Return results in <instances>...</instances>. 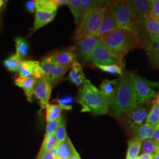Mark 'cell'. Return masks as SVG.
I'll return each mask as SVG.
<instances>
[{
  "label": "cell",
  "mask_w": 159,
  "mask_h": 159,
  "mask_svg": "<svg viewBox=\"0 0 159 159\" xmlns=\"http://www.w3.org/2000/svg\"><path fill=\"white\" fill-rule=\"evenodd\" d=\"M134 73L131 71L123 73L115 93L109 99V111L113 116L121 121L136 106Z\"/></svg>",
  "instance_id": "cell-1"
},
{
  "label": "cell",
  "mask_w": 159,
  "mask_h": 159,
  "mask_svg": "<svg viewBox=\"0 0 159 159\" xmlns=\"http://www.w3.org/2000/svg\"><path fill=\"white\" fill-rule=\"evenodd\" d=\"M100 39L106 48L121 62L129 51L142 48L143 46L140 35L119 29L106 34Z\"/></svg>",
  "instance_id": "cell-2"
},
{
  "label": "cell",
  "mask_w": 159,
  "mask_h": 159,
  "mask_svg": "<svg viewBox=\"0 0 159 159\" xmlns=\"http://www.w3.org/2000/svg\"><path fill=\"white\" fill-rule=\"evenodd\" d=\"M78 102L82 107L83 112H91L94 115L100 116L109 111V100L102 95L89 80H85L83 84L79 95Z\"/></svg>",
  "instance_id": "cell-3"
},
{
  "label": "cell",
  "mask_w": 159,
  "mask_h": 159,
  "mask_svg": "<svg viewBox=\"0 0 159 159\" xmlns=\"http://www.w3.org/2000/svg\"><path fill=\"white\" fill-rule=\"evenodd\" d=\"M106 5L91 8L85 12L76 30L74 35L75 40H79L84 37H97L102 23L103 8Z\"/></svg>",
  "instance_id": "cell-4"
},
{
  "label": "cell",
  "mask_w": 159,
  "mask_h": 159,
  "mask_svg": "<svg viewBox=\"0 0 159 159\" xmlns=\"http://www.w3.org/2000/svg\"><path fill=\"white\" fill-rule=\"evenodd\" d=\"M110 8L116 19L118 29L139 35L142 25L133 17L127 1L119 0L110 2Z\"/></svg>",
  "instance_id": "cell-5"
},
{
  "label": "cell",
  "mask_w": 159,
  "mask_h": 159,
  "mask_svg": "<svg viewBox=\"0 0 159 159\" xmlns=\"http://www.w3.org/2000/svg\"><path fill=\"white\" fill-rule=\"evenodd\" d=\"M133 84L136 94V106L148 102L154 99L157 94V92L154 89H159V82L149 81L136 73H134Z\"/></svg>",
  "instance_id": "cell-6"
},
{
  "label": "cell",
  "mask_w": 159,
  "mask_h": 159,
  "mask_svg": "<svg viewBox=\"0 0 159 159\" xmlns=\"http://www.w3.org/2000/svg\"><path fill=\"white\" fill-rule=\"evenodd\" d=\"M147 102L136 106L125 119L122 120V125L127 134L133 136L136 131L144 124L148 117L150 109Z\"/></svg>",
  "instance_id": "cell-7"
},
{
  "label": "cell",
  "mask_w": 159,
  "mask_h": 159,
  "mask_svg": "<svg viewBox=\"0 0 159 159\" xmlns=\"http://www.w3.org/2000/svg\"><path fill=\"white\" fill-rule=\"evenodd\" d=\"M43 76L54 85L63 79L64 75L70 68L63 67L54 62L51 53L43 58L40 63Z\"/></svg>",
  "instance_id": "cell-8"
},
{
  "label": "cell",
  "mask_w": 159,
  "mask_h": 159,
  "mask_svg": "<svg viewBox=\"0 0 159 159\" xmlns=\"http://www.w3.org/2000/svg\"><path fill=\"white\" fill-rule=\"evenodd\" d=\"M134 20L141 25L150 18L152 6V0H129L127 1Z\"/></svg>",
  "instance_id": "cell-9"
},
{
  "label": "cell",
  "mask_w": 159,
  "mask_h": 159,
  "mask_svg": "<svg viewBox=\"0 0 159 159\" xmlns=\"http://www.w3.org/2000/svg\"><path fill=\"white\" fill-rule=\"evenodd\" d=\"M89 61L96 66H106L111 64H121L118 58L113 56L111 52L101 43L94 48L90 55Z\"/></svg>",
  "instance_id": "cell-10"
},
{
  "label": "cell",
  "mask_w": 159,
  "mask_h": 159,
  "mask_svg": "<svg viewBox=\"0 0 159 159\" xmlns=\"http://www.w3.org/2000/svg\"><path fill=\"white\" fill-rule=\"evenodd\" d=\"M79 41L76 51L80 61L85 64L89 61V58L93 51L99 44L102 43V41L98 37H84Z\"/></svg>",
  "instance_id": "cell-11"
},
{
  "label": "cell",
  "mask_w": 159,
  "mask_h": 159,
  "mask_svg": "<svg viewBox=\"0 0 159 159\" xmlns=\"http://www.w3.org/2000/svg\"><path fill=\"white\" fill-rule=\"evenodd\" d=\"M52 87L50 82L45 77L37 79L33 90V95L39 100L41 108H45L49 104Z\"/></svg>",
  "instance_id": "cell-12"
},
{
  "label": "cell",
  "mask_w": 159,
  "mask_h": 159,
  "mask_svg": "<svg viewBox=\"0 0 159 159\" xmlns=\"http://www.w3.org/2000/svg\"><path fill=\"white\" fill-rule=\"evenodd\" d=\"M54 62L63 67L70 68L76 61V47H70L66 49L57 50L51 53Z\"/></svg>",
  "instance_id": "cell-13"
},
{
  "label": "cell",
  "mask_w": 159,
  "mask_h": 159,
  "mask_svg": "<svg viewBox=\"0 0 159 159\" xmlns=\"http://www.w3.org/2000/svg\"><path fill=\"white\" fill-rule=\"evenodd\" d=\"M143 46L150 67L159 70V39L148 37Z\"/></svg>",
  "instance_id": "cell-14"
},
{
  "label": "cell",
  "mask_w": 159,
  "mask_h": 159,
  "mask_svg": "<svg viewBox=\"0 0 159 159\" xmlns=\"http://www.w3.org/2000/svg\"><path fill=\"white\" fill-rule=\"evenodd\" d=\"M110 3L104 6L103 8L102 23L97 35V37L99 38L119 29L116 19L110 8Z\"/></svg>",
  "instance_id": "cell-15"
},
{
  "label": "cell",
  "mask_w": 159,
  "mask_h": 159,
  "mask_svg": "<svg viewBox=\"0 0 159 159\" xmlns=\"http://www.w3.org/2000/svg\"><path fill=\"white\" fill-rule=\"evenodd\" d=\"M54 150L56 157L59 159H70L78 153L68 137L64 141L58 143Z\"/></svg>",
  "instance_id": "cell-16"
},
{
  "label": "cell",
  "mask_w": 159,
  "mask_h": 159,
  "mask_svg": "<svg viewBox=\"0 0 159 159\" xmlns=\"http://www.w3.org/2000/svg\"><path fill=\"white\" fill-rule=\"evenodd\" d=\"M37 79L34 77H18L15 80L14 84L22 88L24 91L25 95L27 97L28 101L30 102H32L33 96V90L34 87Z\"/></svg>",
  "instance_id": "cell-17"
},
{
  "label": "cell",
  "mask_w": 159,
  "mask_h": 159,
  "mask_svg": "<svg viewBox=\"0 0 159 159\" xmlns=\"http://www.w3.org/2000/svg\"><path fill=\"white\" fill-rule=\"evenodd\" d=\"M68 79L77 87L84 84L85 80V74L80 63L77 61L73 63L69 73Z\"/></svg>",
  "instance_id": "cell-18"
},
{
  "label": "cell",
  "mask_w": 159,
  "mask_h": 159,
  "mask_svg": "<svg viewBox=\"0 0 159 159\" xmlns=\"http://www.w3.org/2000/svg\"><path fill=\"white\" fill-rule=\"evenodd\" d=\"M56 12H47L36 11L35 17L34 21V25L31 30V33L33 34L41 29L46 24L51 22L55 18Z\"/></svg>",
  "instance_id": "cell-19"
},
{
  "label": "cell",
  "mask_w": 159,
  "mask_h": 159,
  "mask_svg": "<svg viewBox=\"0 0 159 159\" xmlns=\"http://www.w3.org/2000/svg\"><path fill=\"white\" fill-rule=\"evenodd\" d=\"M156 129L147 123L141 125L134 133L132 137H135L143 142L146 140L152 139Z\"/></svg>",
  "instance_id": "cell-20"
},
{
  "label": "cell",
  "mask_w": 159,
  "mask_h": 159,
  "mask_svg": "<svg viewBox=\"0 0 159 159\" xmlns=\"http://www.w3.org/2000/svg\"><path fill=\"white\" fill-rule=\"evenodd\" d=\"M142 142L135 137H132L128 142V148L125 159H137L140 153Z\"/></svg>",
  "instance_id": "cell-21"
},
{
  "label": "cell",
  "mask_w": 159,
  "mask_h": 159,
  "mask_svg": "<svg viewBox=\"0 0 159 159\" xmlns=\"http://www.w3.org/2000/svg\"><path fill=\"white\" fill-rule=\"evenodd\" d=\"M119 83V80H104L100 85V91L104 96L107 98L108 100L113 96L114 93L117 89V86Z\"/></svg>",
  "instance_id": "cell-22"
},
{
  "label": "cell",
  "mask_w": 159,
  "mask_h": 159,
  "mask_svg": "<svg viewBox=\"0 0 159 159\" xmlns=\"http://www.w3.org/2000/svg\"><path fill=\"white\" fill-rule=\"evenodd\" d=\"M36 2V11L57 12L58 6L54 0H37Z\"/></svg>",
  "instance_id": "cell-23"
},
{
  "label": "cell",
  "mask_w": 159,
  "mask_h": 159,
  "mask_svg": "<svg viewBox=\"0 0 159 159\" xmlns=\"http://www.w3.org/2000/svg\"><path fill=\"white\" fill-rule=\"evenodd\" d=\"M148 37L159 39V21L149 18L144 23Z\"/></svg>",
  "instance_id": "cell-24"
},
{
  "label": "cell",
  "mask_w": 159,
  "mask_h": 159,
  "mask_svg": "<svg viewBox=\"0 0 159 159\" xmlns=\"http://www.w3.org/2000/svg\"><path fill=\"white\" fill-rule=\"evenodd\" d=\"M68 7L74 16L77 28L79 26L80 23L82 19V13L81 8V1L80 0H69Z\"/></svg>",
  "instance_id": "cell-25"
},
{
  "label": "cell",
  "mask_w": 159,
  "mask_h": 159,
  "mask_svg": "<svg viewBox=\"0 0 159 159\" xmlns=\"http://www.w3.org/2000/svg\"><path fill=\"white\" fill-rule=\"evenodd\" d=\"M16 47V55L23 60L28 55L29 51V44L23 37H18L15 39Z\"/></svg>",
  "instance_id": "cell-26"
},
{
  "label": "cell",
  "mask_w": 159,
  "mask_h": 159,
  "mask_svg": "<svg viewBox=\"0 0 159 159\" xmlns=\"http://www.w3.org/2000/svg\"><path fill=\"white\" fill-rule=\"evenodd\" d=\"M146 123L156 129L159 125V107L156 104H152L149 110Z\"/></svg>",
  "instance_id": "cell-27"
},
{
  "label": "cell",
  "mask_w": 159,
  "mask_h": 159,
  "mask_svg": "<svg viewBox=\"0 0 159 159\" xmlns=\"http://www.w3.org/2000/svg\"><path fill=\"white\" fill-rule=\"evenodd\" d=\"M57 144L58 141L55 134H52L51 135H45L39 153H45L54 150L57 146Z\"/></svg>",
  "instance_id": "cell-28"
},
{
  "label": "cell",
  "mask_w": 159,
  "mask_h": 159,
  "mask_svg": "<svg viewBox=\"0 0 159 159\" xmlns=\"http://www.w3.org/2000/svg\"><path fill=\"white\" fill-rule=\"evenodd\" d=\"M23 60L18 57L16 54L6 59L4 61V65L6 68L11 72H17L20 67Z\"/></svg>",
  "instance_id": "cell-29"
},
{
  "label": "cell",
  "mask_w": 159,
  "mask_h": 159,
  "mask_svg": "<svg viewBox=\"0 0 159 159\" xmlns=\"http://www.w3.org/2000/svg\"><path fill=\"white\" fill-rule=\"evenodd\" d=\"M159 143L156 142L153 139L144 140L142 142V154H148L153 156L157 154V148L159 147Z\"/></svg>",
  "instance_id": "cell-30"
},
{
  "label": "cell",
  "mask_w": 159,
  "mask_h": 159,
  "mask_svg": "<svg viewBox=\"0 0 159 159\" xmlns=\"http://www.w3.org/2000/svg\"><path fill=\"white\" fill-rule=\"evenodd\" d=\"M46 121L50 122L52 120L59 118L61 114V109L57 104H48L46 107Z\"/></svg>",
  "instance_id": "cell-31"
},
{
  "label": "cell",
  "mask_w": 159,
  "mask_h": 159,
  "mask_svg": "<svg viewBox=\"0 0 159 159\" xmlns=\"http://www.w3.org/2000/svg\"><path fill=\"white\" fill-rule=\"evenodd\" d=\"M34 61L23 60L18 71L20 77H29L33 76V66Z\"/></svg>",
  "instance_id": "cell-32"
},
{
  "label": "cell",
  "mask_w": 159,
  "mask_h": 159,
  "mask_svg": "<svg viewBox=\"0 0 159 159\" xmlns=\"http://www.w3.org/2000/svg\"><path fill=\"white\" fill-rule=\"evenodd\" d=\"M108 1H93V0H83L81 1V13L83 16L84 14L91 8L96 7H102L108 4Z\"/></svg>",
  "instance_id": "cell-33"
},
{
  "label": "cell",
  "mask_w": 159,
  "mask_h": 159,
  "mask_svg": "<svg viewBox=\"0 0 159 159\" xmlns=\"http://www.w3.org/2000/svg\"><path fill=\"white\" fill-rule=\"evenodd\" d=\"M97 68L110 74H123V68L121 64H111L106 66H96Z\"/></svg>",
  "instance_id": "cell-34"
},
{
  "label": "cell",
  "mask_w": 159,
  "mask_h": 159,
  "mask_svg": "<svg viewBox=\"0 0 159 159\" xmlns=\"http://www.w3.org/2000/svg\"><path fill=\"white\" fill-rule=\"evenodd\" d=\"M54 134L57 138L58 143L64 141L68 137L66 132V122L64 119H62L60 125L57 128Z\"/></svg>",
  "instance_id": "cell-35"
},
{
  "label": "cell",
  "mask_w": 159,
  "mask_h": 159,
  "mask_svg": "<svg viewBox=\"0 0 159 159\" xmlns=\"http://www.w3.org/2000/svg\"><path fill=\"white\" fill-rule=\"evenodd\" d=\"M58 106L62 110H71L72 108V103L74 102L73 97L70 96L64 97L57 100Z\"/></svg>",
  "instance_id": "cell-36"
},
{
  "label": "cell",
  "mask_w": 159,
  "mask_h": 159,
  "mask_svg": "<svg viewBox=\"0 0 159 159\" xmlns=\"http://www.w3.org/2000/svg\"><path fill=\"white\" fill-rule=\"evenodd\" d=\"M62 119L63 117L60 116L57 119L54 120L50 122H48L46 126V135H51L54 134L57 128L60 125Z\"/></svg>",
  "instance_id": "cell-37"
},
{
  "label": "cell",
  "mask_w": 159,
  "mask_h": 159,
  "mask_svg": "<svg viewBox=\"0 0 159 159\" xmlns=\"http://www.w3.org/2000/svg\"><path fill=\"white\" fill-rule=\"evenodd\" d=\"M150 18L159 21V0H153Z\"/></svg>",
  "instance_id": "cell-38"
},
{
  "label": "cell",
  "mask_w": 159,
  "mask_h": 159,
  "mask_svg": "<svg viewBox=\"0 0 159 159\" xmlns=\"http://www.w3.org/2000/svg\"><path fill=\"white\" fill-rule=\"evenodd\" d=\"M33 77L36 78L37 79H40L42 77H44L40 63L37 61H34V64H33Z\"/></svg>",
  "instance_id": "cell-39"
},
{
  "label": "cell",
  "mask_w": 159,
  "mask_h": 159,
  "mask_svg": "<svg viewBox=\"0 0 159 159\" xmlns=\"http://www.w3.org/2000/svg\"><path fill=\"white\" fill-rule=\"evenodd\" d=\"M37 159H56L54 150H52L43 153H39Z\"/></svg>",
  "instance_id": "cell-40"
},
{
  "label": "cell",
  "mask_w": 159,
  "mask_h": 159,
  "mask_svg": "<svg viewBox=\"0 0 159 159\" xmlns=\"http://www.w3.org/2000/svg\"><path fill=\"white\" fill-rule=\"evenodd\" d=\"M25 8L30 12L34 13L36 11L35 1H29L25 3Z\"/></svg>",
  "instance_id": "cell-41"
},
{
  "label": "cell",
  "mask_w": 159,
  "mask_h": 159,
  "mask_svg": "<svg viewBox=\"0 0 159 159\" xmlns=\"http://www.w3.org/2000/svg\"><path fill=\"white\" fill-rule=\"evenodd\" d=\"M58 7L59 6H68V0H55Z\"/></svg>",
  "instance_id": "cell-42"
},
{
  "label": "cell",
  "mask_w": 159,
  "mask_h": 159,
  "mask_svg": "<svg viewBox=\"0 0 159 159\" xmlns=\"http://www.w3.org/2000/svg\"><path fill=\"white\" fill-rule=\"evenodd\" d=\"M153 139L156 142L159 143V125L156 129V130L153 137Z\"/></svg>",
  "instance_id": "cell-43"
},
{
  "label": "cell",
  "mask_w": 159,
  "mask_h": 159,
  "mask_svg": "<svg viewBox=\"0 0 159 159\" xmlns=\"http://www.w3.org/2000/svg\"><path fill=\"white\" fill-rule=\"evenodd\" d=\"M137 159H153V157L152 155L148 154H142L139 155Z\"/></svg>",
  "instance_id": "cell-44"
},
{
  "label": "cell",
  "mask_w": 159,
  "mask_h": 159,
  "mask_svg": "<svg viewBox=\"0 0 159 159\" xmlns=\"http://www.w3.org/2000/svg\"><path fill=\"white\" fill-rule=\"evenodd\" d=\"M153 104H156V105H157V106L159 107V91L158 92V93H157L155 98H154L153 101Z\"/></svg>",
  "instance_id": "cell-45"
},
{
  "label": "cell",
  "mask_w": 159,
  "mask_h": 159,
  "mask_svg": "<svg viewBox=\"0 0 159 159\" xmlns=\"http://www.w3.org/2000/svg\"><path fill=\"white\" fill-rule=\"evenodd\" d=\"M7 1H2V0H0V8L4 7V6H6Z\"/></svg>",
  "instance_id": "cell-46"
},
{
  "label": "cell",
  "mask_w": 159,
  "mask_h": 159,
  "mask_svg": "<svg viewBox=\"0 0 159 159\" xmlns=\"http://www.w3.org/2000/svg\"><path fill=\"white\" fill-rule=\"evenodd\" d=\"M81 159V157H80V156L79 154L76 153L75 155H74L73 156H72L70 159Z\"/></svg>",
  "instance_id": "cell-47"
},
{
  "label": "cell",
  "mask_w": 159,
  "mask_h": 159,
  "mask_svg": "<svg viewBox=\"0 0 159 159\" xmlns=\"http://www.w3.org/2000/svg\"><path fill=\"white\" fill-rule=\"evenodd\" d=\"M153 157V159H159V155L157 154H156Z\"/></svg>",
  "instance_id": "cell-48"
},
{
  "label": "cell",
  "mask_w": 159,
  "mask_h": 159,
  "mask_svg": "<svg viewBox=\"0 0 159 159\" xmlns=\"http://www.w3.org/2000/svg\"><path fill=\"white\" fill-rule=\"evenodd\" d=\"M157 154L158 155H159V147H158V148H157Z\"/></svg>",
  "instance_id": "cell-49"
},
{
  "label": "cell",
  "mask_w": 159,
  "mask_h": 159,
  "mask_svg": "<svg viewBox=\"0 0 159 159\" xmlns=\"http://www.w3.org/2000/svg\"><path fill=\"white\" fill-rule=\"evenodd\" d=\"M56 159H58V158H57V157H56Z\"/></svg>",
  "instance_id": "cell-50"
},
{
  "label": "cell",
  "mask_w": 159,
  "mask_h": 159,
  "mask_svg": "<svg viewBox=\"0 0 159 159\" xmlns=\"http://www.w3.org/2000/svg\"></svg>",
  "instance_id": "cell-51"
}]
</instances>
